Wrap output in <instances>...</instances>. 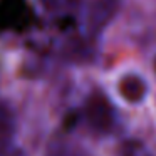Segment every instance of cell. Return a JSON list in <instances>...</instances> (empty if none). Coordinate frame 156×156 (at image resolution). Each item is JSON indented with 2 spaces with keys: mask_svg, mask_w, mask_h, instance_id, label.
Masks as SVG:
<instances>
[{
  "mask_svg": "<svg viewBox=\"0 0 156 156\" xmlns=\"http://www.w3.org/2000/svg\"><path fill=\"white\" fill-rule=\"evenodd\" d=\"M118 7H119V0H98V2H94L87 15L89 30L99 32L101 29H104L116 15Z\"/></svg>",
  "mask_w": 156,
  "mask_h": 156,
  "instance_id": "obj_3",
  "label": "cell"
},
{
  "mask_svg": "<svg viewBox=\"0 0 156 156\" xmlns=\"http://www.w3.org/2000/svg\"><path fill=\"white\" fill-rule=\"evenodd\" d=\"M15 133V118L10 106L0 101V148L10 146V141Z\"/></svg>",
  "mask_w": 156,
  "mask_h": 156,
  "instance_id": "obj_5",
  "label": "cell"
},
{
  "mask_svg": "<svg viewBox=\"0 0 156 156\" xmlns=\"http://www.w3.org/2000/svg\"><path fill=\"white\" fill-rule=\"evenodd\" d=\"M47 156H79L74 149L67 148V144H54L52 148H49Z\"/></svg>",
  "mask_w": 156,
  "mask_h": 156,
  "instance_id": "obj_7",
  "label": "cell"
},
{
  "mask_svg": "<svg viewBox=\"0 0 156 156\" xmlns=\"http://www.w3.org/2000/svg\"><path fill=\"white\" fill-rule=\"evenodd\" d=\"M154 71H156V57H154Z\"/></svg>",
  "mask_w": 156,
  "mask_h": 156,
  "instance_id": "obj_8",
  "label": "cell"
},
{
  "mask_svg": "<svg viewBox=\"0 0 156 156\" xmlns=\"http://www.w3.org/2000/svg\"><path fill=\"white\" fill-rule=\"evenodd\" d=\"M119 92L128 102H139L146 96V82L136 74H128L119 81Z\"/></svg>",
  "mask_w": 156,
  "mask_h": 156,
  "instance_id": "obj_4",
  "label": "cell"
},
{
  "mask_svg": "<svg viewBox=\"0 0 156 156\" xmlns=\"http://www.w3.org/2000/svg\"><path fill=\"white\" fill-rule=\"evenodd\" d=\"M29 20L25 0H0V30L2 29H22Z\"/></svg>",
  "mask_w": 156,
  "mask_h": 156,
  "instance_id": "obj_2",
  "label": "cell"
},
{
  "mask_svg": "<svg viewBox=\"0 0 156 156\" xmlns=\"http://www.w3.org/2000/svg\"><path fill=\"white\" fill-rule=\"evenodd\" d=\"M41 4L51 12H64L74 7L77 0H41Z\"/></svg>",
  "mask_w": 156,
  "mask_h": 156,
  "instance_id": "obj_6",
  "label": "cell"
},
{
  "mask_svg": "<svg viewBox=\"0 0 156 156\" xmlns=\"http://www.w3.org/2000/svg\"><path fill=\"white\" fill-rule=\"evenodd\" d=\"M84 116L91 129H94L96 133H106L112 126V108L101 92L89 96L84 106Z\"/></svg>",
  "mask_w": 156,
  "mask_h": 156,
  "instance_id": "obj_1",
  "label": "cell"
}]
</instances>
